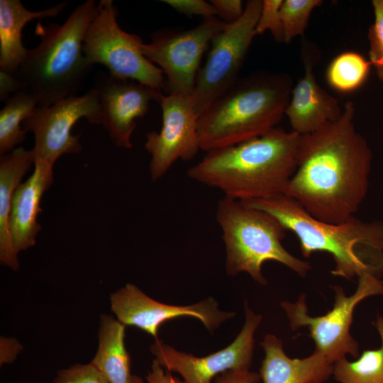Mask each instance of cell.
I'll use <instances>...</instances> for the list:
<instances>
[{"label": "cell", "instance_id": "cell-1", "mask_svg": "<svg viewBox=\"0 0 383 383\" xmlns=\"http://www.w3.org/2000/svg\"><path fill=\"white\" fill-rule=\"evenodd\" d=\"M355 113L348 101L337 120L300 136L296 170L284 195L322 221L355 216L368 190L372 155L355 128Z\"/></svg>", "mask_w": 383, "mask_h": 383}, {"label": "cell", "instance_id": "cell-2", "mask_svg": "<svg viewBox=\"0 0 383 383\" xmlns=\"http://www.w3.org/2000/svg\"><path fill=\"white\" fill-rule=\"evenodd\" d=\"M300 136L276 127L261 136L207 152L187 174L241 201L284 195L296 170Z\"/></svg>", "mask_w": 383, "mask_h": 383}, {"label": "cell", "instance_id": "cell-3", "mask_svg": "<svg viewBox=\"0 0 383 383\" xmlns=\"http://www.w3.org/2000/svg\"><path fill=\"white\" fill-rule=\"evenodd\" d=\"M242 202L279 220L296 236L304 257L330 254L335 262L333 275L352 279L365 273L378 277L383 274V223L355 216L340 223L322 221L285 195Z\"/></svg>", "mask_w": 383, "mask_h": 383}, {"label": "cell", "instance_id": "cell-4", "mask_svg": "<svg viewBox=\"0 0 383 383\" xmlns=\"http://www.w3.org/2000/svg\"><path fill=\"white\" fill-rule=\"evenodd\" d=\"M292 89V80L284 73L238 79L199 115L201 150L235 145L274 129L284 116Z\"/></svg>", "mask_w": 383, "mask_h": 383}, {"label": "cell", "instance_id": "cell-5", "mask_svg": "<svg viewBox=\"0 0 383 383\" xmlns=\"http://www.w3.org/2000/svg\"><path fill=\"white\" fill-rule=\"evenodd\" d=\"M96 5L93 0L79 4L61 25L38 24L39 44L28 50L16 76L45 107L76 95L91 68L83 52V41Z\"/></svg>", "mask_w": 383, "mask_h": 383}, {"label": "cell", "instance_id": "cell-6", "mask_svg": "<svg viewBox=\"0 0 383 383\" xmlns=\"http://www.w3.org/2000/svg\"><path fill=\"white\" fill-rule=\"evenodd\" d=\"M216 220L222 231L228 275L246 272L265 285L267 281L262 266L267 261L279 262L301 277L311 269L309 262L292 255L282 245L287 230L269 213L223 196L217 203Z\"/></svg>", "mask_w": 383, "mask_h": 383}, {"label": "cell", "instance_id": "cell-7", "mask_svg": "<svg viewBox=\"0 0 383 383\" xmlns=\"http://www.w3.org/2000/svg\"><path fill=\"white\" fill-rule=\"evenodd\" d=\"M143 43L140 36L121 28L113 1L101 0L87 28L83 52L90 65L105 66L115 78L165 89L164 73L144 56Z\"/></svg>", "mask_w": 383, "mask_h": 383}, {"label": "cell", "instance_id": "cell-8", "mask_svg": "<svg viewBox=\"0 0 383 383\" xmlns=\"http://www.w3.org/2000/svg\"><path fill=\"white\" fill-rule=\"evenodd\" d=\"M358 278L357 289L350 296H347L341 287H333V306L323 316L308 314L305 294H301L295 302L281 303L291 328L296 330L306 326L315 342L316 351L322 353L333 364L347 355L358 357V343L350 332L354 309L368 296L383 295V281L379 277L365 273Z\"/></svg>", "mask_w": 383, "mask_h": 383}, {"label": "cell", "instance_id": "cell-9", "mask_svg": "<svg viewBox=\"0 0 383 383\" xmlns=\"http://www.w3.org/2000/svg\"><path fill=\"white\" fill-rule=\"evenodd\" d=\"M261 8L262 1H248L241 17L228 23L211 40L192 96L199 116L238 80L243 61L255 36Z\"/></svg>", "mask_w": 383, "mask_h": 383}, {"label": "cell", "instance_id": "cell-10", "mask_svg": "<svg viewBox=\"0 0 383 383\" xmlns=\"http://www.w3.org/2000/svg\"><path fill=\"white\" fill-rule=\"evenodd\" d=\"M228 23L216 17L187 30H162L141 46L144 56L164 73L168 94L193 96L204 54Z\"/></svg>", "mask_w": 383, "mask_h": 383}, {"label": "cell", "instance_id": "cell-11", "mask_svg": "<svg viewBox=\"0 0 383 383\" xmlns=\"http://www.w3.org/2000/svg\"><path fill=\"white\" fill-rule=\"evenodd\" d=\"M82 118L89 123L101 124V105L95 87L81 96L73 95L49 106H37L22 123L34 134L32 148L35 160L53 166L65 154L82 151L79 135H73L74 125Z\"/></svg>", "mask_w": 383, "mask_h": 383}, {"label": "cell", "instance_id": "cell-12", "mask_svg": "<svg viewBox=\"0 0 383 383\" xmlns=\"http://www.w3.org/2000/svg\"><path fill=\"white\" fill-rule=\"evenodd\" d=\"M245 321L235 338L226 348L206 356L196 357L177 350L156 338L151 353L160 365L170 372L179 374L184 383H211L216 376L235 370H249L255 347V333L262 316L256 314L245 301Z\"/></svg>", "mask_w": 383, "mask_h": 383}, {"label": "cell", "instance_id": "cell-13", "mask_svg": "<svg viewBox=\"0 0 383 383\" xmlns=\"http://www.w3.org/2000/svg\"><path fill=\"white\" fill-rule=\"evenodd\" d=\"M162 113L159 132L146 135L145 148L151 156L150 174L152 181L162 178L178 160H190L200 148L197 130L199 116L193 96L160 94Z\"/></svg>", "mask_w": 383, "mask_h": 383}, {"label": "cell", "instance_id": "cell-14", "mask_svg": "<svg viewBox=\"0 0 383 383\" xmlns=\"http://www.w3.org/2000/svg\"><path fill=\"white\" fill-rule=\"evenodd\" d=\"M110 299L111 311L121 323L138 327L155 338L160 326L172 318L193 317L213 332L235 315L233 311L220 310L212 297L188 306L170 305L149 297L130 283L112 294Z\"/></svg>", "mask_w": 383, "mask_h": 383}, {"label": "cell", "instance_id": "cell-15", "mask_svg": "<svg viewBox=\"0 0 383 383\" xmlns=\"http://www.w3.org/2000/svg\"><path fill=\"white\" fill-rule=\"evenodd\" d=\"M94 87L101 105V124L116 146L131 148L136 121L146 114L150 102L157 101L161 91L110 74Z\"/></svg>", "mask_w": 383, "mask_h": 383}, {"label": "cell", "instance_id": "cell-16", "mask_svg": "<svg viewBox=\"0 0 383 383\" xmlns=\"http://www.w3.org/2000/svg\"><path fill=\"white\" fill-rule=\"evenodd\" d=\"M303 62L304 76L292 89L284 111L292 131L299 135L317 131L327 123L337 120L343 112L338 100L317 83L312 58L305 52Z\"/></svg>", "mask_w": 383, "mask_h": 383}, {"label": "cell", "instance_id": "cell-17", "mask_svg": "<svg viewBox=\"0 0 383 383\" xmlns=\"http://www.w3.org/2000/svg\"><path fill=\"white\" fill-rule=\"evenodd\" d=\"M52 169L47 162L35 160L32 174L18 186L13 195L9 228L18 253L33 246L41 230L37 218L42 211L41 198L53 182Z\"/></svg>", "mask_w": 383, "mask_h": 383}, {"label": "cell", "instance_id": "cell-18", "mask_svg": "<svg viewBox=\"0 0 383 383\" xmlns=\"http://www.w3.org/2000/svg\"><path fill=\"white\" fill-rule=\"evenodd\" d=\"M260 345L265 351L259 373L263 383H323L332 375L333 363L318 351L290 358L282 341L272 334H267Z\"/></svg>", "mask_w": 383, "mask_h": 383}, {"label": "cell", "instance_id": "cell-19", "mask_svg": "<svg viewBox=\"0 0 383 383\" xmlns=\"http://www.w3.org/2000/svg\"><path fill=\"white\" fill-rule=\"evenodd\" d=\"M67 1L50 8L32 11L20 0H0V70L16 74L28 50L22 43L23 27L34 19L57 16Z\"/></svg>", "mask_w": 383, "mask_h": 383}, {"label": "cell", "instance_id": "cell-20", "mask_svg": "<svg viewBox=\"0 0 383 383\" xmlns=\"http://www.w3.org/2000/svg\"><path fill=\"white\" fill-rule=\"evenodd\" d=\"M35 153L19 147L0 158V261L13 270L19 267L9 228L13 195L23 176L35 163Z\"/></svg>", "mask_w": 383, "mask_h": 383}, {"label": "cell", "instance_id": "cell-21", "mask_svg": "<svg viewBox=\"0 0 383 383\" xmlns=\"http://www.w3.org/2000/svg\"><path fill=\"white\" fill-rule=\"evenodd\" d=\"M125 325L103 315L99 332V347L91 362L109 383H131V360L125 343Z\"/></svg>", "mask_w": 383, "mask_h": 383}, {"label": "cell", "instance_id": "cell-22", "mask_svg": "<svg viewBox=\"0 0 383 383\" xmlns=\"http://www.w3.org/2000/svg\"><path fill=\"white\" fill-rule=\"evenodd\" d=\"M375 326L381 338L377 349L366 350L355 361L342 358L333 364L334 379L339 383H383V317L378 316Z\"/></svg>", "mask_w": 383, "mask_h": 383}, {"label": "cell", "instance_id": "cell-23", "mask_svg": "<svg viewBox=\"0 0 383 383\" xmlns=\"http://www.w3.org/2000/svg\"><path fill=\"white\" fill-rule=\"evenodd\" d=\"M38 106L28 91L14 93L0 111V154L5 155L26 140L27 131L21 126Z\"/></svg>", "mask_w": 383, "mask_h": 383}, {"label": "cell", "instance_id": "cell-24", "mask_svg": "<svg viewBox=\"0 0 383 383\" xmlns=\"http://www.w3.org/2000/svg\"><path fill=\"white\" fill-rule=\"evenodd\" d=\"M372 65L360 53L344 52L329 64L326 79L334 89L347 93L360 88L367 80Z\"/></svg>", "mask_w": 383, "mask_h": 383}, {"label": "cell", "instance_id": "cell-25", "mask_svg": "<svg viewBox=\"0 0 383 383\" xmlns=\"http://www.w3.org/2000/svg\"><path fill=\"white\" fill-rule=\"evenodd\" d=\"M321 0H284L280 8L284 43H289L297 36H304L313 10Z\"/></svg>", "mask_w": 383, "mask_h": 383}, {"label": "cell", "instance_id": "cell-26", "mask_svg": "<svg viewBox=\"0 0 383 383\" xmlns=\"http://www.w3.org/2000/svg\"><path fill=\"white\" fill-rule=\"evenodd\" d=\"M374 23L370 26L369 61L374 67L378 79L383 82V0H373Z\"/></svg>", "mask_w": 383, "mask_h": 383}, {"label": "cell", "instance_id": "cell-27", "mask_svg": "<svg viewBox=\"0 0 383 383\" xmlns=\"http://www.w3.org/2000/svg\"><path fill=\"white\" fill-rule=\"evenodd\" d=\"M283 0H263L257 22L255 28V36L270 30L274 39L284 43L280 8Z\"/></svg>", "mask_w": 383, "mask_h": 383}, {"label": "cell", "instance_id": "cell-28", "mask_svg": "<svg viewBox=\"0 0 383 383\" xmlns=\"http://www.w3.org/2000/svg\"><path fill=\"white\" fill-rule=\"evenodd\" d=\"M52 383H109L93 364H77L58 372Z\"/></svg>", "mask_w": 383, "mask_h": 383}, {"label": "cell", "instance_id": "cell-29", "mask_svg": "<svg viewBox=\"0 0 383 383\" xmlns=\"http://www.w3.org/2000/svg\"><path fill=\"white\" fill-rule=\"evenodd\" d=\"M162 2L187 16H199L204 19H209L216 15V11L210 1L207 2L204 0H163Z\"/></svg>", "mask_w": 383, "mask_h": 383}, {"label": "cell", "instance_id": "cell-30", "mask_svg": "<svg viewBox=\"0 0 383 383\" xmlns=\"http://www.w3.org/2000/svg\"><path fill=\"white\" fill-rule=\"evenodd\" d=\"M216 15L226 23H232L239 19L245 7L240 0H211Z\"/></svg>", "mask_w": 383, "mask_h": 383}, {"label": "cell", "instance_id": "cell-31", "mask_svg": "<svg viewBox=\"0 0 383 383\" xmlns=\"http://www.w3.org/2000/svg\"><path fill=\"white\" fill-rule=\"evenodd\" d=\"M261 379L259 373L249 370H229L217 376L215 383H259Z\"/></svg>", "mask_w": 383, "mask_h": 383}, {"label": "cell", "instance_id": "cell-32", "mask_svg": "<svg viewBox=\"0 0 383 383\" xmlns=\"http://www.w3.org/2000/svg\"><path fill=\"white\" fill-rule=\"evenodd\" d=\"M25 90L24 86L16 74L0 70V99L6 101L12 92Z\"/></svg>", "mask_w": 383, "mask_h": 383}, {"label": "cell", "instance_id": "cell-33", "mask_svg": "<svg viewBox=\"0 0 383 383\" xmlns=\"http://www.w3.org/2000/svg\"><path fill=\"white\" fill-rule=\"evenodd\" d=\"M146 381L148 383H184L170 372H165L156 360L153 361L151 370L146 376Z\"/></svg>", "mask_w": 383, "mask_h": 383}, {"label": "cell", "instance_id": "cell-34", "mask_svg": "<svg viewBox=\"0 0 383 383\" xmlns=\"http://www.w3.org/2000/svg\"><path fill=\"white\" fill-rule=\"evenodd\" d=\"M131 383H145V382L142 379L141 377L136 375H133L132 379H131Z\"/></svg>", "mask_w": 383, "mask_h": 383}]
</instances>
